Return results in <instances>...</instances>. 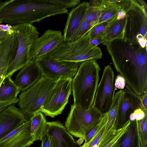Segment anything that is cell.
<instances>
[{"label": "cell", "mask_w": 147, "mask_h": 147, "mask_svg": "<svg viewBox=\"0 0 147 147\" xmlns=\"http://www.w3.org/2000/svg\"><path fill=\"white\" fill-rule=\"evenodd\" d=\"M114 66L126 83L141 96L147 91V47L125 38L106 45Z\"/></svg>", "instance_id": "6da1fadb"}, {"label": "cell", "mask_w": 147, "mask_h": 147, "mask_svg": "<svg viewBox=\"0 0 147 147\" xmlns=\"http://www.w3.org/2000/svg\"><path fill=\"white\" fill-rule=\"evenodd\" d=\"M100 66L95 60L81 63L72 79L74 104L84 111L93 106L99 80Z\"/></svg>", "instance_id": "7a4b0ae2"}, {"label": "cell", "mask_w": 147, "mask_h": 147, "mask_svg": "<svg viewBox=\"0 0 147 147\" xmlns=\"http://www.w3.org/2000/svg\"><path fill=\"white\" fill-rule=\"evenodd\" d=\"M49 54L57 61L81 62L96 60L101 59L102 55L99 47H94L90 44L88 32L74 41L63 40Z\"/></svg>", "instance_id": "3957f363"}, {"label": "cell", "mask_w": 147, "mask_h": 147, "mask_svg": "<svg viewBox=\"0 0 147 147\" xmlns=\"http://www.w3.org/2000/svg\"><path fill=\"white\" fill-rule=\"evenodd\" d=\"M12 26L18 40V45L16 56L8 67L6 76L11 77L15 72L32 60L30 56L31 48L39 35L36 27L32 24H24Z\"/></svg>", "instance_id": "277c9868"}, {"label": "cell", "mask_w": 147, "mask_h": 147, "mask_svg": "<svg viewBox=\"0 0 147 147\" xmlns=\"http://www.w3.org/2000/svg\"><path fill=\"white\" fill-rule=\"evenodd\" d=\"M56 81L49 80L43 76L19 96L20 109L27 120L40 112L43 104Z\"/></svg>", "instance_id": "5b68a950"}, {"label": "cell", "mask_w": 147, "mask_h": 147, "mask_svg": "<svg viewBox=\"0 0 147 147\" xmlns=\"http://www.w3.org/2000/svg\"><path fill=\"white\" fill-rule=\"evenodd\" d=\"M127 22L124 38L147 47V9L140 0H131L125 8Z\"/></svg>", "instance_id": "8992f818"}, {"label": "cell", "mask_w": 147, "mask_h": 147, "mask_svg": "<svg viewBox=\"0 0 147 147\" xmlns=\"http://www.w3.org/2000/svg\"><path fill=\"white\" fill-rule=\"evenodd\" d=\"M103 115L93 106L84 111L74 104L71 105L65 126L72 136L85 140Z\"/></svg>", "instance_id": "52a82bcc"}, {"label": "cell", "mask_w": 147, "mask_h": 147, "mask_svg": "<svg viewBox=\"0 0 147 147\" xmlns=\"http://www.w3.org/2000/svg\"><path fill=\"white\" fill-rule=\"evenodd\" d=\"M72 78H61L56 81L47 96L40 112L52 118L60 114L68 102L72 91Z\"/></svg>", "instance_id": "ba28073f"}, {"label": "cell", "mask_w": 147, "mask_h": 147, "mask_svg": "<svg viewBox=\"0 0 147 147\" xmlns=\"http://www.w3.org/2000/svg\"><path fill=\"white\" fill-rule=\"evenodd\" d=\"M33 60L43 76L53 81L63 78H72L76 74L81 63L57 61L51 57L49 53Z\"/></svg>", "instance_id": "9c48e42d"}, {"label": "cell", "mask_w": 147, "mask_h": 147, "mask_svg": "<svg viewBox=\"0 0 147 147\" xmlns=\"http://www.w3.org/2000/svg\"><path fill=\"white\" fill-rule=\"evenodd\" d=\"M114 77L111 66H105L97 88L93 105L103 115L108 112L113 102L116 90Z\"/></svg>", "instance_id": "30bf717a"}, {"label": "cell", "mask_w": 147, "mask_h": 147, "mask_svg": "<svg viewBox=\"0 0 147 147\" xmlns=\"http://www.w3.org/2000/svg\"><path fill=\"white\" fill-rule=\"evenodd\" d=\"M63 40L60 31L47 30L34 42L31 48L30 56L32 60L49 54Z\"/></svg>", "instance_id": "8fae6325"}, {"label": "cell", "mask_w": 147, "mask_h": 147, "mask_svg": "<svg viewBox=\"0 0 147 147\" xmlns=\"http://www.w3.org/2000/svg\"><path fill=\"white\" fill-rule=\"evenodd\" d=\"M30 119L0 140V147H26L34 142L30 134Z\"/></svg>", "instance_id": "7c38bea8"}, {"label": "cell", "mask_w": 147, "mask_h": 147, "mask_svg": "<svg viewBox=\"0 0 147 147\" xmlns=\"http://www.w3.org/2000/svg\"><path fill=\"white\" fill-rule=\"evenodd\" d=\"M142 107L140 96L127 86L123 89L117 115L118 124L121 126L129 120L130 115L137 109Z\"/></svg>", "instance_id": "4fadbf2b"}, {"label": "cell", "mask_w": 147, "mask_h": 147, "mask_svg": "<svg viewBox=\"0 0 147 147\" xmlns=\"http://www.w3.org/2000/svg\"><path fill=\"white\" fill-rule=\"evenodd\" d=\"M89 3L84 1L73 8L68 14L63 35V40L74 41L77 32L85 20Z\"/></svg>", "instance_id": "5bb4252c"}, {"label": "cell", "mask_w": 147, "mask_h": 147, "mask_svg": "<svg viewBox=\"0 0 147 147\" xmlns=\"http://www.w3.org/2000/svg\"><path fill=\"white\" fill-rule=\"evenodd\" d=\"M27 120L14 105L2 111L0 113V140Z\"/></svg>", "instance_id": "9a60e30c"}, {"label": "cell", "mask_w": 147, "mask_h": 147, "mask_svg": "<svg viewBox=\"0 0 147 147\" xmlns=\"http://www.w3.org/2000/svg\"><path fill=\"white\" fill-rule=\"evenodd\" d=\"M18 40L16 34L9 35L0 45V86L6 77L8 65L16 55Z\"/></svg>", "instance_id": "2e32d148"}, {"label": "cell", "mask_w": 147, "mask_h": 147, "mask_svg": "<svg viewBox=\"0 0 147 147\" xmlns=\"http://www.w3.org/2000/svg\"><path fill=\"white\" fill-rule=\"evenodd\" d=\"M43 76L40 69L32 59L20 69L13 81L22 92L34 85Z\"/></svg>", "instance_id": "e0dca14e"}, {"label": "cell", "mask_w": 147, "mask_h": 147, "mask_svg": "<svg viewBox=\"0 0 147 147\" xmlns=\"http://www.w3.org/2000/svg\"><path fill=\"white\" fill-rule=\"evenodd\" d=\"M47 132L54 138L57 147H79L65 126L58 121L47 122Z\"/></svg>", "instance_id": "ac0fdd59"}, {"label": "cell", "mask_w": 147, "mask_h": 147, "mask_svg": "<svg viewBox=\"0 0 147 147\" xmlns=\"http://www.w3.org/2000/svg\"><path fill=\"white\" fill-rule=\"evenodd\" d=\"M117 14L109 20L108 25L103 33L104 38L102 43L104 45L114 40L124 38L126 17L119 20L117 18Z\"/></svg>", "instance_id": "d6986e66"}, {"label": "cell", "mask_w": 147, "mask_h": 147, "mask_svg": "<svg viewBox=\"0 0 147 147\" xmlns=\"http://www.w3.org/2000/svg\"><path fill=\"white\" fill-rule=\"evenodd\" d=\"M30 134L35 141H41L47 131V122L44 115L39 112L30 119Z\"/></svg>", "instance_id": "ffe728a7"}, {"label": "cell", "mask_w": 147, "mask_h": 147, "mask_svg": "<svg viewBox=\"0 0 147 147\" xmlns=\"http://www.w3.org/2000/svg\"><path fill=\"white\" fill-rule=\"evenodd\" d=\"M20 91L18 87L12 80L11 77L7 76L0 86V102L17 98Z\"/></svg>", "instance_id": "44dd1931"}, {"label": "cell", "mask_w": 147, "mask_h": 147, "mask_svg": "<svg viewBox=\"0 0 147 147\" xmlns=\"http://www.w3.org/2000/svg\"><path fill=\"white\" fill-rule=\"evenodd\" d=\"M121 8L120 6H113L104 3L102 0L100 16L92 28L100 23L107 21L111 19L117 14Z\"/></svg>", "instance_id": "7402d4cb"}, {"label": "cell", "mask_w": 147, "mask_h": 147, "mask_svg": "<svg viewBox=\"0 0 147 147\" xmlns=\"http://www.w3.org/2000/svg\"><path fill=\"white\" fill-rule=\"evenodd\" d=\"M136 120L131 121L129 126L121 142V147H132L136 132Z\"/></svg>", "instance_id": "603a6c76"}, {"label": "cell", "mask_w": 147, "mask_h": 147, "mask_svg": "<svg viewBox=\"0 0 147 147\" xmlns=\"http://www.w3.org/2000/svg\"><path fill=\"white\" fill-rule=\"evenodd\" d=\"M101 7H95L88 6L84 20L89 22L92 26V28L100 16Z\"/></svg>", "instance_id": "cb8c5ba5"}, {"label": "cell", "mask_w": 147, "mask_h": 147, "mask_svg": "<svg viewBox=\"0 0 147 147\" xmlns=\"http://www.w3.org/2000/svg\"><path fill=\"white\" fill-rule=\"evenodd\" d=\"M147 115L141 120L137 121L136 120V126L137 128V129L139 130L140 133V139L142 141L144 147H145L146 144V135L147 132Z\"/></svg>", "instance_id": "d4e9b609"}, {"label": "cell", "mask_w": 147, "mask_h": 147, "mask_svg": "<svg viewBox=\"0 0 147 147\" xmlns=\"http://www.w3.org/2000/svg\"><path fill=\"white\" fill-rule=\"evenodd\" d=\"M109 20L100 23L92 28L88 32L90 39L103 33L108 25Z\"/></svg>", "instance_id": "484cf974"}, {"label": "cell", "mask_w": 147, "mask_h": 147, "mask_svg": "<svg viewBox=\"0 0 147 147\" xmlns=\"http://www.w3.org/2000/svg\"><path fill=\"white\" fill-rule=\"evenodd\" d=\"M92 28V25L88 22L84 20L76 33L74 41L85 35Z\"/></svg>", "instance_id": "4316f807"}, {"label": "cell", "mask_w": 147, "mask_h": 147, "mask_svg": "<svg viewBox=\"0 0 147 147\" xmlns=\"http://www.w3.org/2000/svg\"><path fill=\"white\" fill-rule=\"evenodd\" d=\"M64 8H67L76 6L80 3V0H53Z\"/></svg>", "instance_id": "83f0119b"}, {"label": "cell", "mask_w": 147, "mask_h": 147, "mask_svg": "<svg viewBox=\"0 0 147 147\" xmlns=\"http://www.w3.org/2000/svg\"><path fill=\"white\" fill-rule=\"evenodd\" d=\"M41 147H57L54 137L47 132L41 140Z\"/></svg>", "instance_id": "f1b7e54d"}, {"label": "cell", "mask_w": 147, "mask_h": 147, "mask_svg": "<svg viewBox=\"0 0 147 147\" xmlns=\"http://www.w3.org/2000/svg\"><path fill=\"white\" fill-rule=\"evenodd\" d=\"M147 115V112H145L141 108L136 109L131 113L129 117V120L133 121L135 120L140 121L142 120Z\"/></svg>", "instance_id": "f546056e"}, {"label": "cell", "mask_w": 147, "mask_h": 147, "mask_svg": "<svg viewBox=\"0 0 147 147\" xmlns=\"http://www.w3.org/2000/svg\"><path fill=\"white\" fill-rule=\"evenodd\" d=\"M130 0H102V2L113 6H120L122 7L127 5L130 2Z\"/></svg>", "instance_id": "4dcf8cb0"}, {"label": "cell", "mask_w": 147, "mask_h": 147, "mask_svg": "<svg viewBox=\"0 0 147 147\" xmlns=\"http://www.w3.org/2000/svg\"><path fill=\"white\" fill-rule=\"evenodd\" d=\"M126 82L124 78L119 74L116 77L114 86L115 88L120 90H123L125 86Z\"/></svg>", "instance_id": "1f68e13d"}, {"label": "cell", "mask_w": 147, "mask_h": 147, "mask_svg": "<svg viewBox=\"0 0 147 147\" xmlns=\"http://www.w3.org/2000/svg\"><path fill=\"white\" fill-rule=\"evenodd\" d=\"M19 98H16L11 100L0 102V113L9 106L18 103Z\"/></svg>", "instance_id": "d6a6232c"}, {"label": "cell", "mask_w": 147, "mask_h": 147, "mask_svg": "<svg viewBox=\"0 0 147 147\" xmlns=\"http://www.w3.org/2000/svg\"><path fill=\"white\" fill-rule=\"evenodd\" d=\"M104 35L103 33L96 36L90 39V44L94 47L97 46L103 41Z\"/></svg>", "instance_id": "836d02e7"}, {"label": "cell", "mask_w": 147, "mask_h": 147, "mask_svg": "<svg viewBox=\"0 0 147 147\" xmlns=\"http://www.w3.org/2000/svg\"><path fill=\"white\" fill-rule=\"evenodd\" d=\"M142 102V109L145 112H147V91L140 96Z\"/></svg>", "instance_id": "e575fe53"}, {"label": "cell", "mask_w": 147, "mask_h": 147, "mask_svg": "<svg viewBox=\"0 0 147 147\" xmlns=\"http://www.w3.org/2000/svg\"><path fill=\"white\" fill-rule=\"evenodd\" d=\"M0 29L4 31L9 33L10 34H12L14 32L13 26L8 24H0Z\"/></svg>", "instance_id": "d590c367"}, {"label": "cell", "mask_w": 147, "mask_h": 147, "mask_svg": "<svg viewBox=\"0 0 147 147\" xmlns=\"http://www.w3.org/2000/svg\"><path fill=\"white\" fill-rule=\"evenodd\" d=\"M98 123L88 134L85 140V143H88L94 135L98 127Z\"/></svg>", "instance_id": "8d00e7d4"}, {"label": "cell", "mask_w": 147, "mask_h": 147, "mask_svg": "<svg viewBox=\"0 0 147 147\" xmlns=\"http://www.w3.org/2000/svg\"><path fill=\"white\" fill-rule=\"evenodd\" d=\"M88 3L89 7H102V0H90Z\"/></svg>", "instance_id": "74e56055"}, {"label": "cell", "mask_w": 147, "mask_h": 147, "mask_svg": "<svg viewBox=\"0 0 147 147\" xmlns=\"http://www.w3.org/2000/svg\"><path fill=\"white\" fill-rule=\"evenodd\" d=\"M127 5L122 7L119 11L117 16V19H122L126 16V12L125 8L126 6Z\"/></svg>", "instance_id": "f35d334b"}, {"label": "cell", "mask_w": 147, "mask_h": 147, "mask_svg": "<svg viewBox=\"0 0 147 147\" xmlns=\"http://www.w3.org/2000/svg\"><path fill=\"white\" fill-rule=\"evenodd\" d=\"M11 34L0 29V42H2Z\"/></svg>", "instance_id": "ab89813d"}, {"label": "cell", "mask_w": 147, "mask_h": 147, "mask_svg": "<svg viewBox=\"0 0 147 147\" xmlns=\"http://www.w3.org/2000/svg\"><path fill=\"white\" fill-rule=\"evenodd\" d=\"M112 147H119V146L117 145H114Z\"/></svg>", "instance_id": "60d3db41"}, {"label": "cell", "mask_w": 147, "mask_h": 147, "mask_svg": "<svg viewBox=\"0 0 147 147\" xmlns=\"http://www.w3.org/2000/svg\"><path fill=\"white\" fill-rule=\"evenodd\" d=\"M30 147V146H27V147ZM38 147H41V145H40V146H39Z\"/></svg>", "instance_id": "b9f144b4"}, {"label": "cell", "mask_w": 147, "mask_h": 147, "mask_svg": "<svg viewBox=\"0 0 147 147\" xmlns=\"http://www.w3.org/2000/svg\"><path fill=\"white\" fill-rule=\"evenodd\" d=\"M2 42H0V45H1V43Z\"/></svg>", "instance_id": "7bdbcfd3"}, {"label": "cell", "mask_w": 147, "mask_h": 147, "mask_svg": "<svg viewBox=\"0 0 147 147\" xmlns=\"http://www.w3.org/2000/svg\"><path fill=\"white\" fill-rule=\"evenodd\" d=\"M79 147H80H80L79 146Z\"/></svg>", "instance_id": "ee69618b"}, {"label": "cell", "mask_w": 147, "mask_h": 147, "mask_svg": "<svg viewBox=\"0 0 147 147\" xmlns=\"http://www.w3.org/2000/svg\"></svg>", "instance_id": "f6af8a7d"}]
</instances>
